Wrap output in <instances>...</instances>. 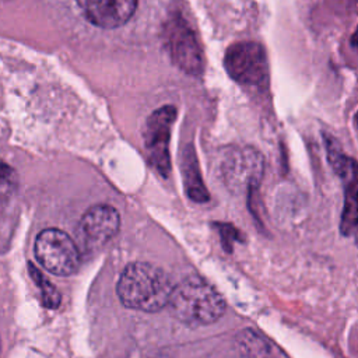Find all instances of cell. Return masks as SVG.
Masks as SVG:
<instances>
[{
    "mask_svg": "<svg viewBox=\"0 0 358 358\" xmlns=\"http://www.w3.org/2000/svg\"><path fill=\"white\" fill-rule=\"evenodd\" d=\"M182 172H183L185 189L189 199H192L196 203H206L210 199V196L201 179L197 158L192 147H186V150L183 151Z\"/></svg>",
    "mask_w": 358,
    "mask_h": 358,
    "instance_id": "10",
    "label": "cell"
},
{
    "mask_svg": "<svg viewBox=\"0 0 358 358\" xmlns=\"http://www.w3.org/2000/svg\"><path fill=\"white\" fill-rule=\"evenodd\" d=\"M35 257L55 275H71L78 268L80 253L76 242L64 231L46 228L35 239Z\"/></svg>",
    "mask_w": 358,
    "mask_h": 358,
    "instance_id": "3",
    "label": "cell"
},
{
    "mask_svg": "<svg viewBox=\"0 0 358 358\" xmlns=\"http://www.w3.org/2000/svg\"><path fill=\"white\" fill-rule=\"evenodd\" d=\"M87 20L99 28H117L134 14L137 0H83Z\"/></svg>",
    "mask_w": 358,
    "mask_h": 358,
    "instance_id": "8",
    "label": "cell"
},
{
    "mask_svg": "<svg viewBox=\"0 0 358 358\" xmlns=\"http://www.w3.org/2000/svg\"><path fill=\"white\" fill-rule=\"evenodd\" d=\"M119 227L117 210L109 204H96L83 214L77 227V238L85 250L99 249L117 234Z\"/></svg>",
    "mask_w": 358,
    "mask_h": 358,
    "instance_id": "7",
    "label": "cell"
},
{
    "mask_svg": "<svg viewBox=\"0 0 358 358\" xmlns=\"http://www.w3.org/2000/svg\"><path fill=\"white\" fill-rule=\"evenodd\" d=\"M263 172V159L256 150L243 148L235 151L224 165L225 178L239 183L246 180L249 185L259 183Z\"/></svg>",
    "mask_w": 358,
    "mask_h": 358,
    "instance_id": "9",
    "label": "cell"
},
{
    "mask_svg": "<svg viewBox=\"0 0 358 358\" xmlns=\"http://www.w3.org/2000/svg\"><path fill=\"white\" fill-rule=\"evenodd\" d=\"M165 42L172 62L187 74L203 71V56L197 38L180 17H172L165 25Z\"/></svg>",
    "mask_w": 358,
    "mask_h": 358,
    "instance_id": "5",
    "label": "cell"
},
{
    "mask_svg": "<svg viewBox=\"0 0 358 358\" xmlns=\"http://www.w3.org/2000/svg\"><path fill=\"white\" fill-rule=\"evenodd\" d=\"M172 287L162 268L151 263L136 262L127 264L122 271L116 292L126 308L157 312L168 305Z\"/></svg>",
    "mask_w": 358,
    "mask_h": 358,
    "instance_id": "1",
    "label": "cell"
},
{
    "mask_svg": "<svg viewBox=\"0 0 358 358\" xmlns=\"http://www.w3.org/2000/svg\"><path fill=\"white\" fill-rule=\"evenodd\" d=\"M347 199L341 220V229L344 234H350L355 227V217H357V201H355V179H350L347 182Z\"/></svg>",
    "mask_w": 358,
    "mask_h": 358,
    "instance_id": "12",
    "label": "cell"
},
{
    "mask_svg": "<svg viewBox=\"0 0 358 358\" xmlns=\"http://www.w3.org/2000/svg\"><path fill=\"white\" fill-rule=\"evenodd\" d=\"M176 113L173 105H164L154 110L147 120L145 148L151 164L162 176H168L171 172L169 137Z\"/></svg>",
    "mask_w": 358,
    "mask_h": 358,
    "instance_id": "6",
    "label": "cell"
},
{
    "mask_svg": "<svg viewBox=\"0 0 358 358\" xmlns=\"http://www.w3.org/2000/svg\"><path fill=\"white\" fill-rule=\"evenodd\" d=\"M28 273L31 275V278L34 280L35 285L39 288L41 292V299L45 308L48 309H56L60 305L62 301V295L57 291V288L45 277V274L36 267L34 266V263L28 262Z\"/></svg>",
    "mask_w": 358,
    "mask_h": 358,
    "instance_id": "11",
    "label": "cell"
},
{
    "mask_svg": "<svg viewBox=\"0 0 358 358\" xmlns=\"http://www.w3.org/2000/svg\"><path fill=\"white\" fill-rule=\"evenodd\" d=\"M171 313L187 326H207L225 310L222 295L204 278L190 275L172 287L168 305Z\"/></svg>",
    "mask_w": 358,
    "mask_h": 358,
    "instance_id": "2",
    "label": "cell"
},
{
    "mask_svg": "<svg viewBox=\"0 0 358 358\" xmlns=\"http://www.w3.org/2000/svg\"><path fill=\"white\" fill-rule=\"evenodd\" d=\"M10 172H11L10 166L3 161H0V179H6L10 175Z\"/></svg>",
    "mask_w": 358,
    "mask_h": 358,
    "instance_id": "13",
    "label": "cell"
},
{
    "mask_svg": "<svg viewBox=\"0 0 358 358\" xmlns=\"http://www.w3.org/2000/svg\"><path fill=\"white\" fill-rule=\"evenodd\" d=\"M227 73L239 84L260 85L268 78V62L263 46L243 41L231 45L224 57Z\"/></svg>",
    "mask_w": 358,
    "mask_h": 358,
    "instance_id": "4",
    "label": "cell"
}]
</instances>
